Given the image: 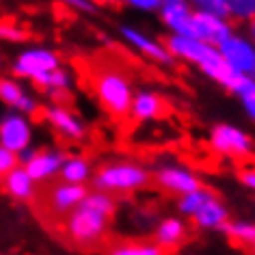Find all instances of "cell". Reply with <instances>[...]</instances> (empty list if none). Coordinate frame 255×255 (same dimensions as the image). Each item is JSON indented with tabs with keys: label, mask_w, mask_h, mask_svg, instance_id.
I'll use <instances>...</instances> for the list:
<instances>
[{
	"label": "cell",
	"mask_w": 255,
	"mask_h": 255,
	"mask_svg": "<svg viewBox=\"0 0 255 255\" xmlns=\"http://www.w3.org/2000/svg\"><path fill=\"white\" fill-rule=\"evenodd\" d=\"M115 210H117V201L113 195L95 188L89 190L80 206L65 216L67 240L80 249L98 247L106 238L108 223H111Z\"/></svg>",
	"instance_id": "6da1fadb"
},
{
	"label": "cell",
	"mask_w": 255,
	"mask_h": 255,
	"mask_svg": "<svg viewBox=\"0 0 255 255\" xmlns=\"http://www.w3.org/2000/svg\"><path fill=\"white\" fill-rule=\"evenodd\" d=\"M91 89L95 100L111 119H126L130 115V104L134 98V85L130 74L117 63L98 65L91 74Z\"/></svg>",
	"instance_id": "7a4b0ae2"
},
{
	"label": "cell",
	"mask_w": 255,
	"mask_h": 255,
	"mask_svg": "<svg viewBox=\"0 0 255 255\" xmlns=\"http://www.w3.org/2000/svg\"><path fill=\"white\" fill-rule=\"evenodd\" d=\"M169 54L173 56L175 61H184L188 65H195L203 76H208L210 80H214L216 85L223 87V82L227 80L229 76V69L223 61V56L219 52V48L214 46H208L195 37H186V35H169L167 41Z\"/></svg>",
	"instance_id": "3957f363"
},
{
	"label": "cell",
	"mask_w": 255,
	"mask_h": 255,
	"mask_svg": "<svg viewBox=\"0 0 255 255\" xmlns=\"http://www.w3.org/2000/svg\"><path fill=\"white\" fill-rule=\"evenodd\" d=\"M93 188L108 195H130L147 188L151 182V171L134 160L108 162L93 173Z\"/></svg>",
	"instance_id": "277c9868"
},
{
	"label": "cell",
	"mask_w": 255,
	"mask_h": 255,
	"mask_svg": "<svg viewBox=\"0 0 255 255\" xmlns=\"http://www.w3.org/2000/svg\"><path fill=\"white\" fill-rule=\"evenodd\" d=\"M208 145L214 154L223 158H234V160L249 158L255 149V141L247 130H242L234 124H225V121L210 128Z\"/></svg>",
	"instance_id": "5b68a950"
},
{
	"label": "cell",
	"mask_w": 255,
	"mask_h": 255,
	"mask_svg": "<svg viewBox=\"0 0 255 255\" xmlns=\"http://www.w3.org/2000/svg\"><path fill=\"white\" fill-rule=\"evenodd\" d=\"M56 67H63L61 54L52 48H43V46H33V48H24L20 54L13 59L11 72L17 80H28L33 82L37 76L52 72Z\"/></svg>",
	"instance_id": "8992f818"
},
{
	"label": "cell",
	"mask_w": 255,
	"mask_h": 255,
	"mask_svg": "<svg viewBox=\"0 0 255 255\" xmlns=\"http://www.w3.org/2000/svg\"><path fill=\"white\" fill-rule=\"evenodd\" d=\"M65 158H67L65 151L54 149V147H43V149L28 147L17 156V160L26 169V173L39 184V182L54 180V177L61 173V167H63V162H65Z\"/></svg>",
	"instance_id": "52a82bcc"
},
{
	"label": "cell",
	"mask_w": 255,
	"mask_h": 255,
	"mask_svg": "<svg viewBox=\"0 0 255 255\" xmlns=\"http://www.w3.org/2000/svg\"><path fill=\"white\" fill-rule=\"evenodd\" d=\"M151 180L156 182V186L160 190H164V193H169V195H175V197L188 195L203 186L201 177L197 175L193 169L184 167V164H177V162L160 164V167L151 173Z\"/></svg>",
	"instance_id": "ba28073f"
},
{
	"label": "cell",
	"mask_w": 255,
	"mask_h": 255,
	"mask_svg": "<svg viewBox=\"0 0 255 255\" xmlns=\"http://www.w3.org/2000/svg\"><path fill=\"white\" fill-rule=\"evenodd\" d=\"M33 124L26 115L7 111L0 117V147L20 156L24 149L33 147Z\"/></svg>",
	"instance_id": "9c48e42d"
},
{
	"label": "cell",
	"mask_w": 255,
	"mask_h": 255,
	"mask_svg": "<svg viewBox=\"0 0 255 255\" xmlns=\"http://www.w3.org/2000/svg\"><path fill=\"white\" fill-rule=\"evenodd\" d=\"M119 35H121V39H124L128 46L134 50V52L145 56L147 61L158 63V65H173L175 59L169 54L164 41L151 37L149 33H145V30L132 26V24H124V26L119 28Z\"/></svg>",
	"instance_id": "30bf717a"
},
{
	"label": "cell",
	"mask_w": 255,
	"mask_h": 255,
	"mask_svg": "<svg viewBox=\"0 0 255 255\" xmlns=\"http://www.w3.org/2000/svg\"><path fill=\"white\" fill-rule=\"evenodd\" d=\"M43 111V119L48 121V126L65 141H82L87 136V124L78 117V113H74L67 104L61 102H52Z\"/></svg>",
	"instance_id": "8fae6325"
},
{
	"label": "cell",
	"mask_w": 255,
	"mask_h": 255,
	"mask_svg": "<svg viewBox=\"0 0 255 255\" xmlns=\"http://www.w3.org/2000/svg\"><path fill=\"white\" fill-rule=\"evenodd\" d=\"M219 52L225 65L232 72L253 74L255 72V43L247 35L234 33L219 46Z\"/></svg>",
	"instance_id": "7c38bea8"
},
{
	"label": "cell",
	"mask_w": 255,
	"mask_h": 255,
	"mask_svg": "<svg viewBox=\"0 0 255 255\" xmlns=\"http://www.w3.org/2000/svg\"><path fill=\"white\" fill-rule=\"evenodd\" d=\"M158 17L169 35H186L193 37V13L195 7L188 0H160Z\"/></svg>",
	"instance_id": "4fadbf2b"
},
{
	"label": "cell",
	"mask_w": 255,
	"mask_h": 255,
	"mask_svg": "<svg viewBox=\"0 0 255 255\" xmlns=\"http://www.w3.org/2000/svg\"><path fill=\"white\" fill-rule=\"evenodd\" d=\"M236 33L234 24L229 17H221L214 13H203V11H195L193 13V37L208 46L219 48L227 37Z\"/></svg>",
	"instance_id": "5bb4252c"
},
{
	"label": "cell",
	"mask_w": 255,
	"mask_h": 255,
	"mask_svg": "<svg viewBox=\"0 0 255 255\" xmlns=\"http://www.w3.org/2000/svg\"><path fill=\"white\" fill-rule=\"evenodd\" d=\"M0 102L9 108V111H15L20 115H26V117H35L37 113L41 111V104L37 100V95H33L26 87L22 85V80H17L15 76L9 78H0Z\"/></svg>",
	"instance_id": "9a60e30c"
},
{
	"label": "cell",
	"mask_w": 255,
	"mask_h": 255,
	"mask_svg": "<svg viewBox=\"0 0 255 255\" xmlns=\"http://www.w3.org/2000/svg\"><path fill=\"white\" fill-rule=\"evenodd\" d=\"M167 111H169L167 102L158 91H154V89H138V91H134L128 117L136 121V124H151V121L162 119Z\"/></svg>",
	"instance_id": "2e32d148"
},
{
	"label": "cell",
	"mask_w": 255,
	"mask_h": 255,
	"mask_svg": "<svg viewBox=\"0 0 255 255\" xmlns=\"http://www.w3.org/2000/svg\"><path fill=\"white\" fill-rule=\"evenodd\" d=\"M87 186H80V184H67V182H59L50 188L48 193V210L54 216H65L76 210L82 203V199L87 197Z\"/></svg>",
	"instance_id": "e0dca14e"
},
{
	"label": "cell",
	"mask_w": 255,
	"mask_h": 255,
	"mask_svg": "<svg viewBox=\"0 0 255 255\" xmlns=\"http://www.w3.org/2000/svg\"><path fill=\"white\" fill-rule=\"evenodd\" d=\"M188 238V225L182 216H164L154 229V242L162 251H173Z\"/></svg>",
	"instance_id": "ac0fdd59"
},
{
	"label": "cell",
	"mask_w": 255,
	"mask_h": 255,
	"mask_svg": "<svg viewBox=\"0 0 255 255\" xmlns=\"http://www.w3.org/2000/svg\"><path fill=\"white\" fill-rule=\"evenodd\" d=\"M0 182H2V190L15 201L26 203L33 201L37 195V182L26 173V169L22 164H17L13 171H9Z\"/></svg>",
	"instance_id": "d6986e66"
},
{
	"label": "cell",
	"mask_w": 255,
	"mask_h": 255,
	"mask_svg": "<svg viewBox=\"0 0 255 255\" xmlns=\"http://www.w3.org/2000/svg\"><path fill=\"white\" fill-rule=\"evenodd\" d=\"M190 221L195 223V227L203 229V232H223V227L229 221V210L219 197H212Z\"/></svg>",
	"instance_id": "ffe728a7"
},
{
	"label": "cell",
	"mask_w": 255,
	"mask_h": 255,
	"mask_svg": "<svg viewBox=\"0 0 255 255\" xmlns=\"http://www.w3.org/2000/svg\"><path fill=\"white\" fill-rule=\"evenodd\" d=\"M33 85L37 89H41L43 93L52 95V98H61V95H67L74 87V74L65 67H56L52 72H46L41 76H37L33 80Z\"/></svg>",
	"instance_id": "44dd1931"
},
{
	"label": "cell",
	"mask_w": 255,
	"mask_h": 255,
	"mask_svg": "<svg viewBox=\"0 0 255 255\" xmlns=\"http://www.w3.org/2000/svg\"><path fill=\"white\" fill-rule=\"evenodd\" d=\"M59 177H61V182L85 186L89 180H93V164L85 156H67L61 167Z\"/></svg>",
	"instance_id": "7402d4cb"
},
{
	"label": "cell",
	"mask_w": 255,
	"mask_h": 255,
	"mask_svg": "<svg viewBox=\"0 0 255 255\" xmlns=\"http://www.w3.org/2000/svg\"><path fill=\"white\" fill-rule=\"evenodd\" d=\"M212 197H216V193L214 190H210V188H206V186L197 188V190H193V193H188V195L177 197V203H175L177 214H180L182 219H193V216L199 212V210L206 206Z\"/></svg>",
	"instance_id": "603a6c76"
},
{
	"label": "cell",
	"mask_w": 255,
	"mask_h": 255,
	"mask_svg": "<svg viewBox=\"0 0 255 255\" xmlns=\"http://www.w3.org/2000/svg\"><path fill=\"white\" fill-rule=\"evenodd\" d=\"M106 255H164L154 240H121L108 249Z\"/></svg>",
	"instance_id": "cb8c5ba5"
},
{
	"label": "cell",
	"mask_w": 255,
	"mask_h": 255,
	"mask_svg": "<svg viewBox=\"0 0 255 255\" xmlns=\"http://www.w3.org/2000/svg\"><path fill=\"white\" fill-rule=\"evenodd\" d=\"M223 87L227 89L234 98L240 102L255 95V76L253 74H240V72H229L227 80L223 82Z\"/></svg>",
	"instance_id": "d4e9b609"
},
{
	"label": "cell",
	"mask_w": 255,
	"mask_h": 255,
	"mask_svg": "<svg viewBox=\"0 0 255 255\" xmlns=\"http://www.w3.org/2000/svg\"><path fill=\"white\" fill-rule=\"evenodd\" d=\"M223 232L232 242L242 247H255V223L251 221H227Z\"/></svg>",
	"instance_id": "484cf974"
},
{
	"label": "cell",
	"mask_w": 255,
	"mask_h": 255,
	"mask_svg": "<svg viewBox=\"0 0 255 255\" xmlns=\"http://www.w3.org/2000/svg\"><path fill=\"white\" fill-rule=\"evenodd\" d=\"M227 17L234 22H253L255 20V0H225Z\"/></svg>",
	"instance_id": "4316f807"
},
{
	"label": "cell",
	"mask_w": 255,
	"mask_h": 255,
	"mask_svg": "<svg viewBox=\"0 0 255 255\" xmlns=\"http://www.w3.org/2000/svg\"><path fill=\"white\" fill-rule=\"evenodd\" d=\"M28 39V33L15 22H0V41L22 43Z\"/></svg>",
	"instance_id": "83f0119b"
},
{
	"label": "cell",
	"mask_w": 255,
	"mask_h": 255,
	"mask_svg": "<svg viewBox=\"0 0 255 255\" xmlns=\"http://www.w3.org/2000/svg\"><path fill=\"white\" fill-rule=\"evenodd\" d=\"M195 7V11H203V13H214L221 17H227L225 0H188Z\"/></svg>",
	"instance_id": "f1b7e54d"
},
{
	"label": "cell",
	"mask_w": 255,
	"mask_h": 255,
	"mask_svg": "<svg viewBox=\"0 0 255 255\" xmlns=\"http://www.w3.org/2000/svg\"><path fill=\"white\" fill-rule=\"evenodd\" d=\"M56 2H61L63 7L78 11V13H85V15L98 13V2H95V0H56Z\"/></svg>",
	"instance_id": "f546056e"
},
{
	"label": "cell",
	"mask_w": 255,
	"mask_h": 255,
	"mask_svg": "<svg viewBox=\"0 0 255 255\" xmlns=\"http://www.w3.org/2000/svg\"><path fill=\"white\" fill-rule=\"evenodd\" d=\"M17 164H20V160H17V156L13 154V151L0 147V180H2L9 171H13Z\"/></svg>",
	"instance_id": "4dcf8cb0"
},
{
	"label": "cell",
	"mask_w": 255,
	"mask_h": 255,
	"mask_svg": "<svg viewBox=\"0 0 255 255\" xmlns=\"http://www.w3.org/2000/svg\"><path fill=\"white\" fill-rule=\"evenodd\" d=\"M121 2H124L126 7H130V9L143 11V13H156L160 0H121Z\"/></svg>",
	"instance_id": "1f68e13d"
},
{
	"label": "cell",
	"mask_w": 255,
	"mask_h": 255,
	"mask_svg": "<svg viewBox=\"0 0 255 255\" xmlns=\"http://www.w3.org/2000/svg\"><path fill=\"white\" fill-rule=\"evenodd\" d=\"M238 180L247 190L255 193V169H242L238 173Z\"/></svg>",
	"instance_id": "d6a6232c"
},
{
	"label": "cell",
	"mask_w": 255,
	"mask_h": 255,
	"mask_svg": "<svg viewBox=\"0 0 255 255\" xmlns=\"http://www.w3.org/2000/svg\"><path fill=\"white\" fill-rule=\"evenodd\" d=\"M240 104H242V108H245V115H247V117H249V119H251L253 124H255V95H253V98L242 100Z\"/></svg>",
	"instance_id": "836d02e7"
},
{
	"label": "cell",
	"mask_w": 255,
	"mask_h": 255,
	"mask_svg": "<svg viewBox=\"0 0 255 255\" xmlns=\"http://www.w3.org/2000/svg\"><path fill=\"white\" fill-rule=\"evenodd\" d=\"M249 39L255 43V20H253V22H249Z\"/></svg>",
	"instance_id": "e575fe53"
},
{
	"label": "cell",
	"mask_w": 255,
	"mask_h": 255,
	"mask_svg": "<svg viewBox=\"0 0 255 255\" xmlns=\"http://www.w3.org/2000/svg\"><path fill=\"white\" fill-rule=\"evenodd\" d=\"M102 2H108V4H111V2H117V0H102Z\"/></svg>",
	"instance_id": "d590c367"
},
{
	"label": "cell",
	"mask_w": 255,
	"mask_h": 255,
	"mask_svg": "<svg viewBox=\"0 0 255 255\" xmlns=\"http://www.w3.org/2000/svg\"><path fill=\"white\" fill-rule=\"evenodd\" d=\"M251 251H253V255H255V247H251Z\"/></svg>",
	"instance_id": "8d00e7d4"
},
{
	"label": "cell",
	"mask_w": 255,
	"mask_h": 255,
	"mask_svg": "<svg viewBox=\"0 0 255 255\" xmlns=\"http://www.w3.org/2000/svg\"><path fill=\"white\" fill-rule=\"evenodd\" d=\"M253 76H255V72H253Z\"/></svg>",
	"instance_id": "74e56055"
},
{
	"label": "cell",
	"mask_w": 255,
	"mask_h": 255,
	"mask_svg": "<svg viewBox=\"0 0 255 255\" xmlns=\"http://www.w3.org/2000/svg\"><path fill=\"white\" fill-rule=\"evenodd\" d=\"M95 2H98V0H95Z\"/></svg>",
	"instance_id": "f35d334b"
}]
</instances>
